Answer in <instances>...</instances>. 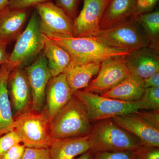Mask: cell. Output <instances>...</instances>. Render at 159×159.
Returning a JSON list of instances; mask_svg holds the SVG:
<instances>
[{
	"label": "cell",
	"instance_id": "6da1fadb",
	"mask_svg": "<svg viewBox=\"0 0 159 159\" xmlns=\"http://www.w3.org/2000/svg\"><path fill=\"white\" fill-rule=\"evenodd\" d=\"M92 125L85 105L73 95L50 122V137L59 139L85 136L90 133Z\"/></svg>",
	"mask_w": 159,
	"mask_h": 159
},
{
	"label": "cell",
	"instance_id": "7a4b0ae2",
	"mask_svg": "<svg viewBox=\"0 0 159 159\" xmlns=\"http://www.w3.org/2000/svg\"><path fill=\"white\" fill-rule=\"evenodd\" d=\"M92 152L116 151H135L142 145L133 134L117 125L111 119L95 122L89 134Z\"/></svg>",
	"mask_w": 159,
	"mask_h": 159
},
{
	"label": "cell",
	"instance_id": "3957f363",
	"mask_svg": "<svg viewBox=\"0 0 159 159\" xmlns=\"http://www.w3.org/2000/svg\"><path fill=\"white\" fill-rule=\"evenodd\" d=\"M48 37L67 51L71 62L76 64L101 63L107 58L126 56L131 52L110 48L89 36Z\"/></svg>",
	"mask_w": 159,
	"mask_h": 159
},
{
	"label": "cell",
	"instance_id": "277c9868",
	"mask_svg": "<svg viewBox=\"0 0 159 159\" xmlns=\"http://www.w3.org/2000/svg\"><path fill=\"white\" fill-rule=\"evenodd\" d=\"M88 36L110 48L130 52L150 48V41L135 16L113 28L98 29Z\"/></svg>",
	"mask_w": 159,
	"mask_h": 159
},
{
	"label": "cell",
	"instance_id": "5b68a950",
	"mask_svg": "<svg viewBox=\"0 0 159 159\" xmlns=\"http://www.w3.org/2000/svg\"><path fill=\"white\" fill-rule=\"evenodd\" d=\"M85 105L91 123L146 110L140 100L126 102L83 90L73 93Z\"/></svg>",
	"mask_w": 159,
	"mask_h": 159
},
{
	"label": "cell",
	"instance_id": "8992f818",
	"mask_svg": "<svg viewBox=\"0 0 159 159\" xmlns=\"http://www.w3.org/2000/svg\"><path fill=\"white\" fill-rule=\"evenodd\" d=\"M44 35L40 31L39 16L32 12L25 29L16 40L8 63L15 68H25L33 62L43 51Z\"/></svg>",
	"mask_w": 159,
	"mask_h": 159
},
{
	"label": "cell",
	"instance_id": "52a82bcc",
	"mask_svg": "<svg viewBox=\"0 0 159 159\" xmlns=\"http://www.w3.org/2000/svg\"><path fill=\"white\" fill-rule=\"evenodd\" d=\"M50 125V119L44 111L31 109L15 119L12 130L27 148H49L52 141Z\"/></svg>",
	"mask_w": 159,
	"mask_h": 159
},
{
	"label": "cell",
	"instance_id": "ba28073f",
	"mask_svg": "<svg viewBox=\"0 0 159 159\" xmlns=\"http://www.w3.org/2000/svg\"><path fill=\"white\" fill-rule=\"evenodd\" d=\"M40 31L48 37H74V20L61 8L51 2L35 6Z\"/></svg>",
	"mask_w": 159,
	"mask_h": 159
},
{
	"label": "cell",
	"instance_id": "9c48e42d",
	"mask_svg": "<svg viewBox=\"0 0 159 159\" xmlns=\"http://www.w3.org/2000/svg\"><path fill=\"white\" fill-rule=\"evenodd\" d=\"M125 56L110 57L102 61L97 77L83 90L102 95L129 76Z\"/></svg>",
	"mask_w": 159,
	"mask_h": 159
},
{
	"label": "cell",
	"instance_id": "30bf717a",
	"mask_svg": "<svg viewBox=\"0 0 159 159\" xmlns=\"http://www.w3.org/2000/svg\"><path fill=\"white\" fill-rule=\"evenodd\" d=\"M8 87L15 120L32 109V93L24 68H15L11 70Z\"/></svg>",
	"mask_w": 159,
	"mask_h": 159
},
{
	"label": "cell",
	"instance_id": "8fae6325",
	"mask_svg": "<svg viewBox=\"0 0 159 159\" xmlns=\"http://www.w3.org/2000/svg\"><path fill=\"white\" fill-rule=\"evenodd\" d=\"M32 93V110L42 111L44 105L46 88L51 75L48 61L42 52L36 59L24 68Z\"/></svg>",
	"mask_w": 159,
	"mask_h": 159
},
{
	"label": "cell",
	"instance_id": "7c38bea8",
	"mask_svg": "<svg viewBox=\"0 0 159 159\" xmlns=\"http://www.w3.org/2000/svg\"><path fill=\"white\" fill-rule=\"evenodd\" d=\"M111 0H84L82 10L74 20V37L88 36L99 29L100 20Z\"/></svg>",
	"mask_w": 159,
	"mask_h": 159
},
{
	"label": "cell",
	"instance_id": "4fadbf2b",
	"mask_svg": "<svg viewBox=\"0 0 159 159\" xmlns=\"http://www.w3.org/2000/svg\"><path fill=\"white\" fill-rule=\"evenodd\" d=\"M73 96L65 74L62 73L56 77H51L46 88L43 110L48 115L50 122Z\"/></svg>",
	"mask_w": 159,
	"mask_h": 159
},
{
	"label": "cell",
	"instance_id": "5bb4252c",
	"mask_svg": "<svg viewBox=\"0 0 159 159\" xmlns=\"http://www.w3.org/2000/svg\"><path fill=\"white\" fill-rule=\"evenodd\" d=\"M117 125L132 134L149 147H159V130L152 126L137 113L121 115L111 119Z\"/></svg>",
	"mask_w": 159,
	"mask_h": 159
},
{
	"label": "cell",
	"instance_id": "9a60e30c",
	"mask_svg": "<svg viewBox=\"0 0 159 159\" xmlns=\"http://www.w3.org/2000/svg\"><path fill=\"white\" fill-rule=\"evenodd\" d=\"M131 75L145 80L159 72V52L146 47L132 51L125 57Z\"/></svg>",
	"mask_w": 159,
	"mask_h": 159
},
{
	"label": "cell",
	"instance_id": "2e32d148",
	"mask_svg": "<svg viewBox=\"0 0 159 159\" xmlns=\"http://www.w3.org/2000/svg\"><path fill=\"white\" fill-rule=\"evenodd\" d=\"M136 0H111L100 20L99 29H108L136 16Z\"/></svg>",
	"mask_w": 159,
	"mask_h": 159
},
{
	"label": "cell",
	"instance_id": "e0dca14e",
	"mask_svg": "<svg viewBox=\"0 0 159 159\" xmlns=\"http://www.w3.org/2000/svg\"><path fill=\"white\" fill-rule=\"evenodd\" d=\"M28 16L27 10H14L7 4L0 9V41L9 44L16 41Z\"/></svg>",
	"mask_w": 159,
	"mask_h": 159
},
{
	"label": "cell",
	"instance_id": "ac0fdd59",
	"mask_svg": "<svg viewBox=\"0 0 159 159\" xmlns=\"http://www.w3.org/2000/svg\"><path fill=\"white\" fill-rule=\"evenodd\" d=\"M49 149L52 159H74L90 150L89 135L69 139H52Z\"/></svg>",
	"mask_w": 159,
	"mask_h": 159
},
{
	"label": "cell",
	"instance_id": "d6986e66",
	"mask_svg": "<svg viewBox=\"0 0 159 159\" xmlns=\"http://www.w3.org/2000/svg\"><path fill=\"white\" fill-rule=\"evenodd\" d=\"M12 67L0 66V137L13 130L14 120L8 91V80Z\"/></svg>",
	"mask_w": 159,
	"mask_h": 159
},
{
	"label": "cell",
	"instance_id": "ffe728a7",
	"mask_svg": "<svg viewBox=\"0 0 159 159\" xmlns=\"http://www.w3.org/2000/svg\"><path fill=\"white\" fill-rule=\"evenodd\" d=\"M100 65L101 63L76 64L71 61L63 73L66 75L73 93L88 86L93 77L98 74Z\"/></svg>",
	"mask_w": 159,
	"mask_h": 159
},
{
	"label": "cell",
	"instance_id": "44dd1931",
	"mask_svg": "<svg viewBox=\"0 0 159 159\" xmlns=\"http://www.w3.org/2000/svg\"><path fill=\"white\" fill-rule=\"evenodd\" d=\"M144 84V80L130 74L114 88L101 95L126 102L139 101L145 91Z\"/></svg>",
	"mask_w": 159,
	"mask_h": 159
},
{
	"label": "cell",
	"instance_id": "7402d4cb",
	"mask_svg": "<svg viewBox=\"0 0 159 159\" xmlns=\"http://www.w3.org/2000/svg\"><path fill=\"white\" fill-rule=\"evenodd\" d=\"M43 53L48 61L52 77L62 74L71 61L70 55L64 49L44 35Z\"/></svg>",
	"mask_w": 159,
	"mask_h": 159
},
{
	"label": "cell",
	"instance_id": "603a6c76",
	"mask_svg": "<svg viewBox=\"0 0 159 159\" xmlns=\"http://www.w3.org/2000/svg\"><path fill=\"white\" fill-rule=\"evenodd\" d=\"M135 18L148 37L150 43V48L159 52V9L138 15L136 16Z\"/></svg>",
	"mask_w": 159,
	"mask_h": 159
},
{
	"label": "cell",
	"instance_id": "cb8c5ba5",
	"mask_svg": "<svg viewBox=\"0 0 159 159\" xmlns=\"http://www.w3.org/2000/svg\"><path fill=\"white\" fill-rule=\"evenodd\" d=\"M140 101L145 109L159 111V87L145 89Z\"/></svg>",
	"mask_w": 159,
	"mask_h": 159
},
{
	"label": "cell",
	"instance_id": "d4e9b609",
	"mask_svg": "<svg viewBox=\"0 0 159 159\" xmlns=\"http://www.w3.org/2000/svg\"><path fill=\"white\" fill-rule=\"evenodd\" d=\"M92 159H137L135 151L99 152H92Z\"/></svg>",
	"mask_w": 159,
	"mask_h": 159
},
{
	"label": "cell",
	"instance_id": "484cf974",
	"mask_svg": "<svg viewBox=\"0 0 159 159\" xmlns=\"http://www.w3.org/2000/svg\"><path fill=\"white\" fill-rule=\"evenodd\" d=\"M20 143L19 137L13 130L0 137V159L13 145Z\"/></svg>",
	"mask_w": 159,
	"mask_h": 159
},
{
	"label": "cell",
	"instance_id": "4316f807",
	"mask_svg": "<svg viewBox=\"0 0 159 159\" xmlns=\"http://www.w3.org/2000/svg\"><path fill=\"white\" fill-rule=\"evenodd\" d=\"M56 5L74 20L77 16L80 0H55Z\"/></svg>",
	"mask_w": 159,
	"mask_h": 159
},
{
	"label": "cell",
	"instance_id": "83f0119b",
	"mask_svg": "<svg viewBox=\"0 0 159 159\" xmlns=\"http://www.w3.org/2000/svg\"><path fill=\"white\" fill-rule=\"evenodd\" d=\"M51 0H9L8 6L14 10H27L41 3L51 2Z\"/></svg>",
	"mask_w": 159,
	"mask_h": 159
},
{
	"label": "cell",
	"instance_id": "f1b7e54d",
	"mask_svg": "<svg viewBox=\"0 0 159 159\" xmlns=\"http://www.w3.org/2000/svg\"><path fill=\"white\" fill-rule=\"evenodd\" d=\"M23 159H52L49 148L26 147Z\"/></svg>",
	"mask_w": 159,
	"mask_h": 159
},
{
	"label": "cell",
	"instance_id": "f546056e",
	"mask_svg": "<svg viewBox=\"0 0 159 159\" xmlns=\"http://www.w3.org/2000/svg\"><path fill=\"white\" fill-rule=\"evenodd\" d=\"M135 152L137 159H159V147L142 145Z\"/></svg>",
	"mask_w": 159,
	"mask_h": 159
},
{
	"label": "cell",
	"instance_id": "4dcf8cb0",
	"mask_svg": "<svg viewBox=\"0 0 159 159\" xmlns=\"http://www.w3.org/2000/svg\"><path fill=\"white\" fill-rule=\"evenodd\" d=\"M159 0H136V12L138 15L147 13L153 11Z\"/></svg>",
	"mask_w": 159,
	"mask_h": 159
},
{
	"label": "cell",
	"instance_id": "1f68e13d",
	"mask_svg": "<svg viewBox=\"0 0 159 159\" xmlns=\"http://www.w3.org/2000/svg\"><path fill=\"white\" fill-rule=\"evenodd\" d=\"M137 113L148 124L159 130V111H139Z\"/></svg>",
	"mask_w": 159,
	"mask_h": 159
},
{
	"label": "cell",
	"instance_id": "d6a6232c",
	"mask_svg": "<svg viewBox=\"0 0 159 159\" xmlns=\"http://www.w3.org/2000/svg\"><path fill=\"white\" fill-rule=\"evenodd\" d=\"M26 146L18 143L13 145L1 159H23Z\"/></svg>",
	"mask_w": 159,
	"mask_h": 159
},
{
	"label": "cell",
	"instance_id": "836d02e7",
	"mask_svg": "<svg viewBox=\"0 0 159 159\" xmlns=\"http://www.w3.org/2000/svg\"><path fill=\"white\" fill-rule=\"evenodd\" d=\"M159 87V72L156 73L144 80V87L145 89Z\"/></svg>",
	"mask_w": 159,
	"mask_h": 159
},
{
	"label": "cell",
	"instance_id": "e575fe53",
	"mask_svg": "<svg viewBox=\"0 0 159 159\" xmlns=\"http://www.w3.org/2000/svg\"><path fill=\"white\" fill-rule=\"evenodd\" d=\"M8 44L0 41V66L7 63L10 54L7 51Z\"/></svg>",
	"mask_w": 159,
	"mask_h": 159
},
{
	"label": "cell",
	"instance_id": "d590c367",
	"mask_svg": "<svg viewBox=\"0 0 159 159\" xmlns=\"http://www.w3.org/2000/svg\"><path fill=\"white\" fill-rule=\"evenodd\" d=\"M76 159H92V153L90 151H88L82 154L79 157Z\"/></svg>",
	"mask_w": 159,
	"mask_h": 159
},
{
	"label": "cell",
	"instance_id": "8d00e7d4",
	"mask_svg": "<svg viewBox=\"0 0 159 159\" xmlns=\"http://www.w3.org/2000/svg\"><path fill=\"white\" fill-rule=\"evenodd\" d=\"M9 0H0V9L8 4Z\"/></svg>",
	"mask_w": 159,
	"mask_h": 159
}]
</instances>
